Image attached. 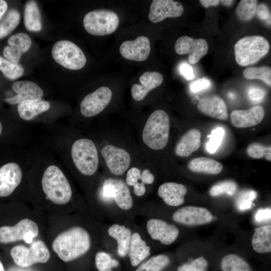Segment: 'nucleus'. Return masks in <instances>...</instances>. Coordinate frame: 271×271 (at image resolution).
I'll list each match as a JSON object with an SVG mask.
<instances>
[{
	"label": "nucleus",
	"instance_id": "1",
	"mask_svg": "<svg viewBox=\"0 0 271 271\" xmlns=\"http://www.w3.org/2000/svg\"><path fill=\"white\" fill-rule=\"evenodd\" d=\"M90 246L91 239L88 232L79 226L62 232L52 243L53 250L65 262L72 261L83 255Z\"/></svg>",
	"mask_w": 271,
	"mask_h": 271
},
{
	"label": "nucleus",
	"instance_id": "2",
	"mask_svg": "<svg viewBox=\"0 0 271 271\" xmlns=\"http://www.w3.org/2000/svg\"><path fill=\"white\" fill-rule=\"evenodd\" d=\"M41 185L48 199L54 204H67L71 199L72 192L70 183L62 171L55 165H51L45 169Z\"/></svg>",
	"mask_w": 271,
	"mask_h": 271
},
{
	"label": "nucleus",
	"instance_id": "3",
	"mask_svg": "<svg viewBox=\"0 0 271 271\" xmlns=\"http://www.w3.org/2000/svg\"><path fill=\"white\" fill-rule=\"evenodd\" d=\"M170 122L168 113L162 109L154 111L147 120L142 132L145 144L154 150L164 149L167 145Z\"/></svg>",
	"mask_w": 271,
	"mask_h": 271
},
{
	"label": "nucleus",
	"instance_id": "4",
	"mask_svg": "<svg viewBox=\"0 0 271 271\" xmlns=\"http://www.w3.org/2000/svg\"><path fill=\"white\" fill-rule=\"evenodd\" d=\"M269 48L268 41L263 37L252 35L243 37L234 46L236 62L241 66L255 64L267 54Z\"/></svg>",
	"mask_w": 271,
	"mask_h": 271
},
{
	"label": "nucleus",
	"instance_id": "5",
	"mask_svg": "<svg viewBox=\"0 0 271 271\" xmlns=\"http://www.w3.org/2000/svg\"><path fill=\"white\" fill-rule=\"evenodd\" d=\"M71 155L76 169L82 174L91 176L97 171L99 165L98 154L91 140L81 138L76 140L72 145Z\"/></svg>",
	"mask_w": 271,
	"mask_h": 271
},
{
	"label": "nucleus",
	"instance_id": "6",
	"mask_svg": "<svg viewBox=\"0 0 271 271\" xmlns=\"http://www.w3.org/2000/svg\"><path fill=\"white\" fill-rule=\"evenodd\" d=\"M117 15L109 10H97L87 13L83 20L85 30L90 34L102 36L114 32L119 25Z\"/></svg>",
	"mask_w": 271,
	"mask_h": 271
},
{
	"label": "nucleus",
	"instance_id": "7",
	"mask_svg": "<svg viewBox=\"0 0 271 271\" xmlns=\"http://www.w3.org/2000/svg\"><path fill=\"white\" fill-rule=\"evenodd\" d=\"M51 54L56 62L69 70L81 69L86 63V57L82 50L68 40L57 42L52 47Z\"/></svg>",
	"mask_w": 271,
	"mask_h": 271
},
{
	"label": "nucleus",
	"instance_id": "8",
	"mask_svg": "<svg viewBox=\"0 0 271 271\" xmlns=\"http://www.w3.org/2000/svg\"><path fill=\"white\" fill-rule=\"evenodd\" d=\"M10 254L14 262L23 267H29L37 263H46L50 257L48 247L41 240L33 241L29 247L16 245L12 248Z\"/></svg>",
	"mask_w": 271,
	"mask_h": 271
},
{
	"label": "nucleus",
	"instance_id": "9",
	"mask_svg": "<svg viewBox=\"0 0 271 271\" xmlns=\"http://www.w3.org/2000/svg\"><path fill=\"white\" fill-rule=\"evenodd\" d=\"M39 232L37 224L33 220L25 218L13 226L0 227V243H9L20 240L31 244Z\"/></svg>",
	"mask_w": 271,
	"mask_h": 271
},
{
	"label": "nucleus",
	"instance_id": "10",
	"mask_svg": "<svg viewBox=\"0 0 271 271\" xmlns=\"http://www.w3.org/2000/svg\"><path fill=\"white\" fill-rule=\"evenodd\" d=\"M112 96V91L109 87H99L86 95L81 101L80 105L81 114L86 117L97 115L107 106Z\"/></svg>",
	"mask_w": 271,
	"mask_h": 271
},
{
	"label": "nucleus",
	"instance_id": "11",
	"mask_svg": "<svg viewBox=\"0 0 271 271\" xmlns=\"http://www.w3.org/2000/svg\"><path fill=\"white\" fill-rule=\"evenodd\" d=\"M101 154L107 168L113 175H122L130 166V156L122 148L107 145L101 149Z\"/></svg>",
	"mask_w": 271,
	"mask_h": 271
},
{
	"label": "nucleus",
	"instance_id": "12",
	"mask_svg": "<svg viewBox=\"0 0 271 271\" xmlns=\"http://www.w3.org/2000/svg\"><path fill=\"white\" fill-rule=\"evenodd\" d=\"M175 50L179 55L188 54L189 62L194 64L207 54L208 45L204 39L183 36L176 41Z\"/></svg>",
	"mask_w": 271,
	"mask_h": 271
},
{
	"label": "nucleus",
	"instance_id": "13",
	"mask_svg": "<svg viewBox=\"0 0 271 271\" xmlns=\"http://www.w3.org/2000/svg\"><path fill=\"white\" fill-rule=\"evenodd\" d=\"M176 222L189 226H196L211 222L213 216L206 208L194 206H186L178 209L172 216Z\"/></svg>",
	"mask_w": 271,
	"mask_h": 271
},
{
	"label": "nucleus",
	"instance_id": "14",
	"mask_svg": "<svg viewBox=\"0 0 271 271\" xmlns=\"http://www.w3.org/2000/svg\"><path fill=\"white\" fill-rule=\"evenodd\" d=\"M103 194L107 198H113L120 209H130L133 205L132 199L127 184L119 179L109 178L103 186Z\"/></svg>",
	"mask_w": 271,
	"mask_h": 271
},
{
	"label": "nucleus",
	"instance_id": "15",
	"mask_svg": "<svg viewBox=\"0 0 271 271\" xmlns=\"http://www.w3.org/2000/svg\"><path fill=\"white\" fill-rule=\"evenodd\" d=\"M12 87L16 95L5 99V101L10 104L37 101L42 99L43 96L42 89L33 81H16L12 84Z\"/></svg>",
	"mask_w": 271,
	"mask_h": 271
},
{
	"label": "nucleus",
	"instance_id": "16",
	"mask_svg": "<svg viewBox=\"0 0 271 271\" xmlns=\"http://www.w3.org/2000/svg\"><path fill=\"white\" fill-rule=\"evenodd\" d=\"M184 12L183 6L173 0H154L152 1L148 15L149 20L153 23L160 22L167 18H177Z\"/></svg>",
	"mask_w": 271,
	"mask_h": 271
},
{
	"label": "nucleus",
	"instance_id": "17",
	"mask_svg": "<svg viewBox=\"0 0 271 271\" xmlns=\"http://www.w3.org/2000/svg\"><path fill=\"white\" fill-rule=\"evenodd\" d=\"M151 50L149 39L140 36L134 40L123 42L120 46L119 52L125 59L135 61H144L147 59Z\"/></svg>",
	"mask_w": 271,
	"mask_h": 271
},
{
	"label": "nucleus",
	"instance_id": "18",
	"mask_svg": "<svg viewBox=\"0 0 271 271\" xmlns=\"http://www.w3.org/2000/svg\"><path fill=\"white\" fill-rule=\"evenodd\" d=\"M23 172L20 165L8 163L0 167V197L10 195L20 184Z\"/></svg>",
	"mask_w": 271,
	"mask_h": 271
},
{
	"label": "nucleus",
	"instance_id": "19",
	"mask_svg": "<svg viewBox=\"0 0 271 271\" xmlns=\"http://www.w3.org/2000/svg\"><path fill=\"white\" fill-rule=\"evenodd\" d=\"M147 229L153 239L159 240L165 245L173 243L179 233V230L176 226L156 218L148 221Z\"/></svg>",
	"mask_w": 271,
	"mask_h": 271
},
{
	"label": "nucleus",
	"instance_id": "20",
	"mask_svg": "<svg viewBox=\"0 0 271 271\" xmlns=\"http://www.w3.org/2000/svg\"><path fill=\"white\" fill-rule=\"evenodd\" d=\"M8 46L3 49L5 59L18 63L21 56L31 48L32 40L29 35L24 33H18L12 35L8 40Z\"/></svg>",
	"mask_w": 271,
	"mask_h": 271
},
{
	"label": "nucleus",
	"instance_id": "21",
	"mask_svg": "<svg viewBox=\"0 0 271 271\" xmlns=\"http://www.w3.org/2000/svg\"><path fill=\"white\" fill-rule=\"evenodd\" d=\"M265 112L260 105L248 109H236L231 111L230 118L232 124L237 128H247L258 124L262 120Z\"/></svg>",
	"mask_w": 271,
	"mask_h": 271
},
{
	"label": "nucleus",
	"instance_id": "22",
	"mask_svg": "<svg viewBox=\"0 0 271 271\" xmlns=\"http://www.w3.org/2000/svg\"><path fill=\"white\" fill-rule=\"evenodd\" d=\"M163 79L162 74L158 72H145L139 78L140 83L133 84L131 86L132 98L137 101L142 100L150 91L162 83Z\"/></svg>",
	"mask_w": 271,
	"mask_h": 271
},
{
	"label": "nucleus",
	"instance_id": "23",
	"mask_svg": "<svg viewBox=\"0 0 271 271\" xmlns=\"http://www.w3.org/2000/svg\"><path fill=\"white\" fill-rule=\"evenodd\" d=\"M199 110L203 114L216 119L226 120L228 115L224 100L217 95H211L201 98L197 104Z\"/></svg>",
	"mask_w": 271,
	"mask_h": 271
},
{
	"label": "nucleus",
	"instance_id": "24",
	"mask_svg": "<svg viewBox=\"0 0 271 271\" xmlns=\"http://www.w3.org/2000/svg\"><path fill=\"white\" fill-rule=\"evenodd\" d=\"M187 191V187L183 184L167 182L159 186L158 194L168 205L178 206L184 203Z\"/></svg>",
	"mask_w": 271,
	"mask_h": 271
},
{
	"label": "nucleus",
	"instance_id": "25",
	"mask_svg": "<svg viewBox=\"0 0 271 271\" xmlns=\"http://www.w3.org/2000/svg\"><path fill=\"white\" fill-rule=\"evenodd\" d=\"M201 133L197 128H192L184 133L177 142L175 152L180 157H187L198 149L201 145Z\"/></svg>",
	"mask_w": 271,
	"mask_h": 271
},
{
	"label": "nucleus",
	"instance_id": "26",
	"mask_svg": "<svg viewBox=\"0 0 271 271\" xmlns=\"http://www.w3.org/2000/svg\"><path fill=\"white\" fill-rule=\"evenodd\" d=\"M151 254V248L143 240L140 234L134 232L132 234L128 251L129 261L133 266H138Z\"/></svg>",
	"mask_w": 271,
	"mask_h": 271
},
{
	"label": "nucleus",
	"instance_id": "27",
	"mask_svg": "<svg viewBox=\"0 0 271 271\" xmlns=\"http://www.w3.org/2000/svg\"><path fill=\"white\" fill-rule=\"evenodd\" d=\"M108 234L116 240L118 255L125 256L128 254L131 241V230L124 225L114 224L108 228Z\"/></svg>",
	"mask_w": 271,
	"mask_h": 271
},
{
	"label": "nucleus",
	"instance_id": "28",
	"mask_svg": "<svg viewBox=\"0 0 271 271\" xmlns=\"http://www.w3.org/2000/svg\"><path fill=\"white\" fill-rule=\"evenodd\" d=\"M251 244L253 249L259 253H265L271 251L270 225L254 229Z\"/></svg>",
	"mask_w": 271,
	"mask_h": 271
},
{
	"label": "nucleus",
	"instance_id": "29",
	"mask_svg": "<svg viewBox=\"0 0 271 271\" xmlns=\"http://www.w3.org/2000/svg\"><path fill=\"white\" fill-rule=\"evenodd\" d=\"M25 28L29 31L39 32L42 29V17L36 2L28 1L25 5L24 14Z\"/></svg>",
	"mask_w": 271,
	"mask_h": 271
},
{
	"label": "nucleus",
	"instance_id": "30",
	"mask_svg": "<svg viewBox=\"0 0 271 271\" xmlns=\"http://www.w3.org/2000/svg\"><path fill=\"white\" fill-rule=\"evenodd\" d=\"M188 167L192 172L211 175L219 174L223 169L220 162L204 157L192 159L189 163Z\"/></svg>",
	"mask_w": 271,
	"mask_h": 271
},
{
	"label": "nucleus",
	"instance_id": "31",
	"mask_svg": "<svg viewBox=\"0 0 271 271\" xmlns=\"http://www.w3.org/2000/svg\"><path fill=\"white\" fill-rule=\"evenodd\" d=\"M50 107L48 101L41 99L37 101L22 103L18 104L17 110L20 117L23 120L30 121L39 114L46 112Z\"/></svg>",
	"mask_w": 271,
	"mask_h": 271
},
{
	"label": "nucleus",
	"instance_id": "32",
	"mask_svg": "<svg viewBox=\"0 0 271 271\" xmlns=\"http://www.w3.org/2000/svg\"><path fill=\"white\" fill-rule=\"evenodd\" d=\"M221 268L222 271H252L245 259L234 253H229L222 258Z\"/></svg>",
	"mask_w": 271,
	"mask_h": 271
},
{
	"label": "nucleus",
	"instance_id": "33",
	"mask_svg": "<svg viewBox=\"0 0 271 271\" xmlns=\"http://www.w3.org/2000/svg\"><path fill=\"white\" fill-rule=\"evenodd\" d=\"M21 14L16 9H11L0 22V39L9 35L18 26Z\"/></svg>",
	"mask_w": 271,
	"mask_h": 271
},
{
	"label": "nucleus",
	"instance_id": "34",
	"mask_svg": "<svg viewBox=\"0 0 271 271\" xmlns=\"http://www.w3.org/2000/svg\"><path fill=\"white\" fill-rule=\"evenodd\" d=\"M170 262V258L167 255H156L139 265L135 271H161L168 265Z\"/></svg>",
	"mask_w": 271,
	"mask_h": 271
},
{
	"label": "nucleus",
	"instance_id": "35",
	"mask_svg": "<svg viewBox=\"0 0 271 271\" xmlns=\"http://www.w3.org/2000/svg\"><path fill=\"white\" fill-rule=\"evenodd\" d=\"M0 71L7 78L15 80L23 75L25 70L21 64L12 62L0 56Z\"/></svg>",
	"mask_w": 271,
	"mask_h": 271
},
{
	"label": "nucleus",
	"instance_id": "36",
	"mask_svg": "<svg viewBox=\"0 0 271 271\" xmlns=\"http://www.w3.org/2000/svg\"><path fill=\"white\" fill-rule=\"evenodd\" d=\"M141 171L137 167L129 169L126 173V184L133 187L134 194L137 196H143L146 191L145 185L141 182Z\"/></svg>",
	"mask_w": 271,
	"mask_h": 271
},
{
	"label": "nucleus",
	"instance_id": "37",
	"mask_svg": "<svg viewBox=\"0 0 271 271\" xmlns=\"http://www.w3.org/2000/svg\"><path fill=\"white\" fill-rule=\"evenodd\" d=\"M257 7V1L241 0L236 8L235 13L240 20L248 21L256 14Z\"/></svg>",
	"mask_w": 271,
	"mask_h": 271
},
{
	"label": "nucleus",
	"instance_id": "38",
	"mask_svg": "<svg viewBox=\"0 0 271 271\" xmlns=\"http://www.w3.org/2000/svg\"><path fill=\"white\" fill-rule=\"evenodd\" d=\"M243 76L248 79H260L271 86V69L269 67H249L243 71Z\"/></svg>",
	"mask_w": 271,
	"mask_h": 271
},
{
	"label": "nucleus",
	"instance_id": "39",
	"mask_svg": "<svg viewBox=\"0 0 271 271\" xmlns=\"http://www.w3.org/2000/svg\"><path fill=\"white\" fill-rule=\"evenodd\" d=\"M95 264L98 271H112L113 268L119 265V262L107 252L99 251L95 256Z\"/></svg>",
	"mask_w": 271,
	"mask_h": 271
},
{
	"label": "nucleus",
	"instance_id": "40",
	"mask_svg": "<svg viewBox=\"0 0 271 271\" xmlns=\"http://www.w3.org/2000/svg\"><path fill=\"white\" fill-rule=\"evenodd\" d=\"M236 183L232 180H225L213 185L209 190L211 196L216 197L223 194L233 195L237 189Z\"/></svg>",
	"mask_w": 271,
	"mask_h": 271
},
{
	"label": "nucleus",
	"instance_id": "41",
	"mask_svg": "<svg viewBox=\"0 0 271 271\" xmlns=\"http://www.w3.org/2000/svg\"><path fill=\"white\" fill-rule=\"evenodd\" d=\"M225 130L221 127H218L212 130L208 137V141L206 145V149L208 153H215L221 145L224 136Z\"/></svg>",
	"mask_w": 271,
	"mask_h": 271
},
{
	"label": "nucleus",
	"instance_id": "42",
	"mask_svg": "<svg viewBox=\"0 0 271 271\" xmlns=\"http://www.w3.org/2000/svg\"><path fill=\"white\" fill-rule=\"evenodd\" d=\"M257 193L253 190L243 192L236 200L237 208L241 211L250 209L254 206L253 201L256 198Z\"/></svg>",
	"mask_w": 271,
	"mask_h": 271
},
{
	"label": "nucleus",
	"instance_id": "43",
	"mask_svg": "<svg viewBox=\"0 0 271 271\" xmlns=\"http://www.w3.org/2000/svg\"><path fill=\"white\" fill-rule=\"evenodd\" d=\"M208 264L206 259L201 256L179 266L177 271H205Z\"/></svg>",
	"mask_w": 271,
	"mask_h": 271
},
{
	"label": "nucleus",
	"instance_id": "44",
	"mask_svg": "<svg viewBox=\"0 0 271 271\" xmlns=\"http://www.w3.org/2000/svg\"><path fill=\"white\" fill-rule=\"evenodd\" d=\"M269 151H271L270 146L266 147L259 143L250 144L246 150L248 155L253 159H260L264 157Z\"/></svg>",
	"mask_w": 271,
	"mask_h": 271
},
{
	"label": "nucleus",
	"instance_id": "45",
	"mask_svg": "<svg viewBox=\"0 0 271 271\" xmlns=\"http://www.w3.org/2000/svg\"><path fill=\"white\" fill-rule=\"evenodd\" d=\"M210 80L206 78L199 79L190 85V89L193 92H198L205 90L210 86Z\"/></svg>",
	"mask_w": 271,
	"mask_h": 271
},
{
	"label": "nucleus",
	"instance_id": "46",
	"mask_svg": "<svg viewBox=\"0 0 271 271\" xmlns=\"http://www.w3.org/2000/svg\"><path fill=\"white\" fill-rule=\"evenodd\" d=\"M265 95L264 90L256 87H250L248 90V96L249 98L253 101H261Z\"/></svg>",
	"mask_w": 271,
	"mask_h": 271
},
{
	"label": "nucleus",
	"instance_id": "47",
	"mask_svg": "<svg viewBox=\"0 0 271 271\" xmlns=\"http://www.w3.org/2000/svg\"><path fill=\"white\" fill-rule=\"evenodd\" d=\"M256 14L261 20L267 22L268 25L270 24V13L265 4L262 3L257 7Z\"/></svg>",
	"mask_w": 271,
	"mask_h": 271
},
{
	"label": "nucleus",
	"instance_id": "48",
	"mask_svg": "<svg viewBox=\"0 0 271 271\" xmlns=\"http://www.w3.org/2000/svg\"><path fill=\"white\" fill-rule=\"evenodd\" d=\"M270 218L271 209L269 208L258 209L254 216L255 220L257 222L268 221Z\"/></svg>",
	"mask_w": 271,
	"mask_h": 271
},
{
	"label": "nucleus",
	"instance_id": "49",
	"mask_svg": "<svg viewBox=\"0 0 271 271\" xmlns=\"http://www.w3.org/2000/svg\"><path fill=\"white\" fill-rule=\"evenodd\" d=\"M180 71L181 74L187 80H192L194 77L192 67L186 63L180 65Z\"/></svg>",
	"mask_w": 271,
	"mask_h": 271
},
{
	"label": "nucleus",
	"instance_id": "50",
	"mask_svg": "<svg viewBox=\"0 0 271 271\" xmlns=\"http://www.w3.org/2000/svg\"><path fill=\"white\" fill-rule=\"evenodd\" d=\"M155 181L154 175L148 169H145L141 173V181L145 184H152Z\"/></svg>",
	"mask_w": 271,
	"mask_h": 271
},
{
	"label": "nucleus",
	"instance_id": "51",
	"mask_svg": "<svg viewBox=\"0 0 271 271\" xmlns=\"http://www.w3.org/2000/svg\"><path fill=\"white\" fill-rule=\"evenodd\" d=\"M199 2L205 8L217 6L220 3L218 0H201Z\"/></svg>",
	"mask_w": 271,
	"mask_h": 271
},
{
	"label": "nucleus",
	"instance_id": "52",
	"mask_svg": "<svg viewBox=\"0 0 271 271\" xmlns=\"http://www.w3.org/2000/svg\"><path fill=\"white\" fill-rule=\"evenodd\" d=\"M7 9V3L5 1L0 0V20L5 14Z\"/></svg>",
	"mask_w": 271,
	"mask_h": 271
},
{
	"label": "nucleus",
	"instance_id": "53",
	"mask_svg": "<svg viewBox=\"0 0 271 271\" xmlns=\"http://www.w3.org/2000/svg\"><path fill=\"white\" fill-rule=\"evenodd\" d=\"M220 2L225 6H230L234 2V1L230 0H222L220 1Z\"/></svg>",
	"mask_w": 271,
	"mask_h": 271
},
{
	"label": "nucleus",
	"instance_id": "54",
	"mask_svg": "<svg viewBox=\"0 0 271 271\" xmlns=\"http://www.w3.org/2000/svg\"><path fill=\"white\" fill-rule=\"evenodd\" d=\"M0 271H5L3 264L1 260H0Z\"/></svg>",
	"mask_w": 271,
	"mask_h": 271
},
{
	"label": "nucleus",
	"instance_id": "55",
	"mask_svg": "<svg viewBox=\"0 0 271 271\" xmlns=\"http://www.w3.org/2000/svg\"><path fill=\"white\" fill-rule=\"evenodd\" d=\"M2 131H3V126H2V123L0 121V136L2 134Z\"/></svg>",
	"mask_w": 271,
	"mask_h": 271
}]
</instances>
